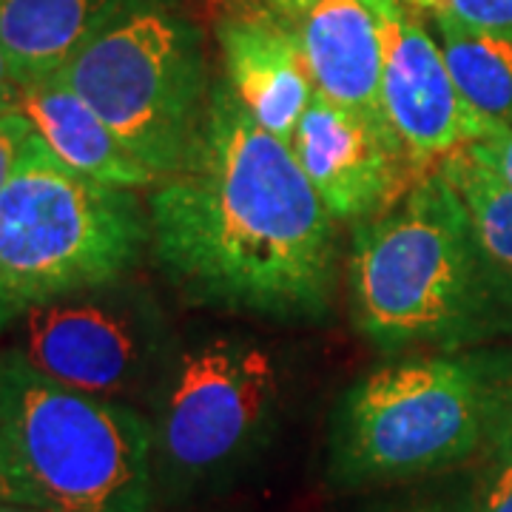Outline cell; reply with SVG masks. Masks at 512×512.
<instances>
[{"mask_svg":"<svg viewBox=\"0 0 512 512\" xmlns=\"http://www.w3.org/2000/svg\"><path fill=\"white\" fill-rule=\"evenodd\" d=\"M148 254L174 288L228 313L322 319L336 293V220L291 143L214 83L183 165L148 194Z\"/></svg>","mask_w":512,"mask_h":512,"instance_id":"obj_1","label":"cell"},{"mask_svg":"<svg viewBox=\"0 0 512 512\" xmlns=\"http://www.w3.org/2000/svg\"><path fill=\"white\" fill-rule=\"evenodd\" d=\"M510 276L478 245L439 168L353 231V316L384 350L456 348L487 336L510 308Z\"/></svg>","mask_w":512,"mask_h":512,"instance_id":"obj_2","label":"cell"},{"mask_svg":"<svg viewBox=\"0 0 512 512\" xmlns=\"http://www.w3.org/2000/svg\"><path fill=\"white\" fill-rule=\"evenodd\" d=\"M0 495L40 512H154L151 421L0 350Z\"/></svg>","mask_w":512,"mask_h":512,"instance_id":"obj_3","label":"cell"},{"mask_svg":"<svg viewBox=\"0 0 512 512\" xmlns=\"http://www.w3.org/2000/svg\"><path fill=\"white\" fill-rule=\"evenodd\" d=\"M148 242L134 188L77 174L35 137L0 191V333L32 308L131 276Z\"/></svg>","mask_w":512,"mask_h":512,"instance_id":"obj_4","label":"cell"},{"mask_svg":"<svg viewBox=\"0 0 512 512\" xmlns=\"http://www.w3.org/2000/svg\"><path fill=\"white\" fill-rule=\"evenodd\" d=\"M57 74L157 183L183 165L217 83L183 0H123Z\"/></svg>","mask_w":512,"mask_h":512,"instance_id":"obj_5","label":"cell"},{"mask_svg":"<svg viewBox=\"0 0 512 512\" xmlns=\"http://www.w3.org/2000/svg\"><path fill=\"white\" fill-rule=\"evenodd\" d=\"M490 421L493 396L473 362L410 356L350 387L333 421L330 476L342 487L433 476L473 456Z\"/></svg>","mask_w":512,"mask_h":512,"instance_id":"obj_6","label":"cell"},{"mask_svg":"<svg viewBox=\"0 0 512 512\" xmlns=\"http://www.w3.org/2000/svg\"><path fill=\"white\" fill-rule=\"evenodd\" d=\"M279 402V362L254 339L174 350L148 396L157 498L183 501L239 473L271 439Z\"/></svg>","mask_w":512,"mask_h":512,"instance_id":"obj_7","label":"cell"},{"mask_svg":"<svg viewBox=\"0 0 512 512\" xmlns=\"http://www.w3.org/2000/svg\"><path fill=\"white\" fill-rule=\"evenodd\" d=\"M6 333L40 373L128 404L151 396L174 356L160 302L131 276L32 308Z\"/></svg>","mask_w":512,"mask_h":512,"instance_id":"obj_8","label":"cell"},{"mask_svg":"<svg viewBox=\"0 0 512 512\" xmlns=\"http://www.w3.org/2000/svg\"><path fill=\"white\" fill-rule=\"evenodd\" d=\"M291 151L336 222L373 220L419 183L421 168L384 117L350 111L313 92L291 137Z\"/></svg>","mask_w":512,"mask_h":512,"instance_id":"obj_9","label":"cell"},{"mask_svg":"<svg viewBox=\"0 0 512 512\" xmlns=\"http://www.w3.org/2000/svg\"><path fill=\"white\" fill-rule=\"evenodd\" d=\"M384 69L379 106L387 128L427 171L458 148L490 134L467 106L444 63L430 20L402 0H384Z\"/></svg>","mask_w":512,"mask_h":512,"instance_id":"obj_10","label":"cell"},{"mask_svg":"<svg viewBox=\"0 0 512 512\" xmlns=\"http://www.w3.org/2000/svg\"><path fill=\"white\" fill-rule=\"evenodd\" d=\"M222 83L265 131L291 143L313 97L291 23L259 0H211Z\"/></svg>","mask_w":512,"mask_h":512,"instance_id":"obj_11","label":"cell"},{"mask_svg":"<svg viewBox=\"0 0 512 512\" xmlns=\"http://www.w3.org/2000/svg\"><path fill=\"white\" fill-rule=\"evenodd\" d=\"M384 0H319L291 18L313 92L362 114L382 117Z\"/></svg>","mask_w":512,"mask_h":512,"instance_id":"obj_12","label":"cell"},{"mask_svg":"<svg viewBox=\"0 0 512 512\" xmlns=\"http://www.w3.org/2000/svg\"><path fill=\"white\" fill-rule=\"evenodd\" d=\"M18 109L29 117L37 137L77 174L120 188H154L157 177L128 151L103 117L52 74L35 86L20 89Z\"/></svg>","mask_w":512,"mask_h":512,"instance_id":"obj_13","label":"cell"},{"mask_svg":"<svg viewBox=\"0 0 512 512\" xmlns=\"http://www.w3.org/2000/svg\"><path fill=\"white\" fill-rule=\"evenodd\" d=\"M123 0H0V49L18 89L63 69Z\"/></svg>","mask_w":512,"mask_h":512,"instance_id":"obj_14","label":"cell"},{"mask_svg":"<svg viewBox=\"0 0 512 512\" xmlns=\"http://www.w3.org/2000/svg\"><path fill=\"white\" fill-rule=\"evenodd\" d=\"M444 63L467 106L490 128L512 126V40L433 18Z\"/></svg>","mask_w":512,"mask_h":512,"instance_id":"obj_15","label":"cell"},{"mask_svg":"<svg viewBox=\"0 0 512 512\" xmlns=\"http://www.w3.org/2000/svg\"><path fill=\"white\" fill-rule=\"evenodd\" d=\"M436 168L458 194L484 254L512 274V185L495 177L467 148L447 154Z\"/></svg>","mask_w":512,"mask_h":512,"instance_id":"obj_16","label":"cell"},{"mask_svg":"<svg viewBox=\"0 0 512 512\" xmlns=\"http://www.w3.org/2000/svg\"><path fill=\"white\" fill-rule=\"evenodd\" d=\"M407 9L421 18H447L478 32L510 37L512 40V0H402Z\"/></svg>","mask_w":512,"mask_h":512,"instance_id":"obj_17","label":"cell"},{"mask_svg":"<svg viewBox=\"0 0 512 512\" xmlns=\"http://www.w3.org/2000/svg\"><path fill=\"white\" fill-rule=\"evenodd\" d=\"M495 456L476 512H512V416L495 436Z\"/></svg>","mask_w":512,"mask_h":512,"instance_id":"obj_18","label":"cell"},{"mask_svg":"<svg viewBox=\"0 0 512 512\" xmlns=\"http://www.w3.org/2000/svg\"><path fill=\"white\" fill-rule=\"evenodd\" d=\"M37 137L35 126L20 109L0 114V191L6 188L9 177L15 174L20 157L29 151Z\"/></svg>","mask_w":512,"mask_h":512,"instance_id":"obj_19","label":"cell"},{"mask_svg":"<svg viewBox=\"0 0 512 512\" xmlns=\"http://www.w3.org/2000/svg\"><path fill=\"white\" fill-rule=\"evenodd\" d=\"M478 163L487 165L495 177L512 185V126L493 128L490 134L478 137L476 143L464 146Z\"/></svg>","mask_w":512,"mask_h":512,"instance_id":"obj_20","label":"cell"},{"mask_svg":"<svg viewBox=\"0 0 512 512\" xmlns=\"http://www.w3.org/2000/svg\"><path fill=\"white\" fill-rule=\"evenodd\" d=\"M20 103V89L15 86L12 74H9V66H6V57H3V49H0V114L6 111H15Z\"/></svg>","mask_w":512,"mask_h":512,"instance_id":"obj_21","label":"cell"},{"mask_svg":"<svg viewBox=\"0 0 512 512\" xmlns=\"http://www.w3.org/2000/svg\"><path fill=\"white\" fill-rule=\"evenodd\" d=\"M259 3L268 6L276 15H282L285 20H291L296 15H302L305 9H311L313 3H319V0H259Z\"/></svg>","mask_w":512,"mask_h":512,"instance_id":"obj_22","label":"cell"},{"mask_svg":"<svg viewBox=\"0 0 512 512\" xmlns=\"http://www.w3.org/2000/svg\"><path fill=\"white\" fill-rule=\"evenodd\" d=\"M382 512H461L453 504H444V501H410L402 507H390Z\"/></svg>","mask_w":512,"mask_h":512,"instance_id":"obj_23","label":"cell"},{"mask_svg":"<svg viewBox=\"0 0 512 512\" xmlns=\"http://www.w3.org/2000/svg\"><path fill=\"white\" fill-rule=\"evenodd\" d=\"M0 512H40V510L23 507V504H9V501H0Z\"/></svg>","mask_w":512,"mask_h":512,"instance_id":"obj_24","label":"cell"},{"mask_svg":"<svg viewBox=\"0 0 512 512\" xmlns=\"http://www.w3.org/2000/svg\"><path fill=\"white\" fill-rule=\"evenodd\" d=\"M0 501H3V495H0Z\"/></svg>","mask_w":512,"mask_h":512,"instance_id":"obj_25","label":"cell"}]
</instances>
